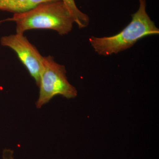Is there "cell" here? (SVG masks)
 Masks as SVG:
<instances>
[{
    "label": "cell",
    "mask_w": 159,
    "mask_h": 159,
    "mask_svg": "<svg viewBox=\"0 0 159 159\" xmlns=\"http://www.w3.org/2000/svg\"><path fill=\"white\" fill-rule=\"evenodd\" d=\"M5 20L14 22L16 33L19 34L33 29H49L62 36L71 32L74 23L70 12L61 1L40 3Z\"/></svg>",
    "instance_id": "obj_1"
},
{
    "label": "cell",
    "mask_w": 159,
    "mask_h": 159,
    "mask_svg": "<svg viewBox=\"0 0 159 159\" xmlns=\"http://www.w3.org/2000/svg\"><path fill=\"white\" fill-rule=\"evenodd\" d=\"M138 11L132 15V20L119 33L108 37L91 36L89 42L99 55L107 56L130 48L142 38L157 35L159 29L147 14L146 0H139Z\"/></svg>",
    "instance_id": "obj_2"
},
{
    "label": "cell",
    "mask_w": 159,
    "mask_h": 159,
    "mask_svg": "<svg viewBox=\"0 0 159 159\" xmlns=\"http://www.w3.org/2000/svg\"><path fill=\"white\" fill-rule=\"evenodd\" d=\"M36 107L40 108L53 97L61 95L67 99L77 97V89L69 82L65 66L56 62L53 56H43Z\"/></svg>",
    "instance_id": "obj_3"
},
{
    "label": "cell",
    "mask_w": 159,
    "mask_h": 159,
    "mask_svg": "<svg viewBox=\"0 0 159 159\" xmlns=\"http://www.w3.org/2000/svg\"><path fill=\"white\" fill-rule=\"evenodd\" d=\"M1 45L11 49L17 54L19 59L39 85L43 67V56L37 49L29 41L24 34L16 33L5 35L0 39Z\"/></svg>",
    "instance_id": "obj_4"
},
{
    "label": "cell",
    "mask_w": 159,
    "mask_h": 159,
    "mask_svg": "<svg viewBox=\"0 0 159 159\" xmlns=\"http://www.w3.org/2000/svg\"><path fill=\"white\" fill-rule=\"evenodd\" d=\"M61 0H0V10L15 13L32 9L40 3Z\"/></svg>",
    "instance_id": "obj_5"
},
{
    "label": "cell",
    "mask_w": 159,
    "mask_h": 159,
    "mask_svg": "<svg viewBox=\"0 0 159 159\" xmlns=\"http://www.w3.org/2000/svg\"><path fill=\"white\" fill-rule=\"evenodd\" d=\"M66 6L74 18V23L80 29L87 27L89 24V17L77 8L74 0H61Z\"/></svg>",
    "instance_id": "obj_6"
},
{
    "label": "cell",
    "mask_w": 159,
    "mask_h": 159,
    "mask_svg": "<svg viewBox=\"0 0 159 159\" xmlns=\"http://www.w3.org/2000/svg\"><path fill=\"white\" fill-rule=\"evenodd\" d=\"M13 151L11 149H4L2 153L3 159H14Z\"/></svg>",
    "instance_id": "obj_7"
},
{
    "label": "cell",
    "mask_w": 159,
    "mask_h": 159,
    "mask_svg": "<svg viewBox=\"0 0 159 159\" xmlns=\"http://www.w3.org/2000/svg\"><path fill=\"white\" fill-rule=\"evenodd\" d=\"M4 21H5V20H0V25H1V24Z\"/></svg>",
    "instance_id": "obj_8"
}]
</instances>
